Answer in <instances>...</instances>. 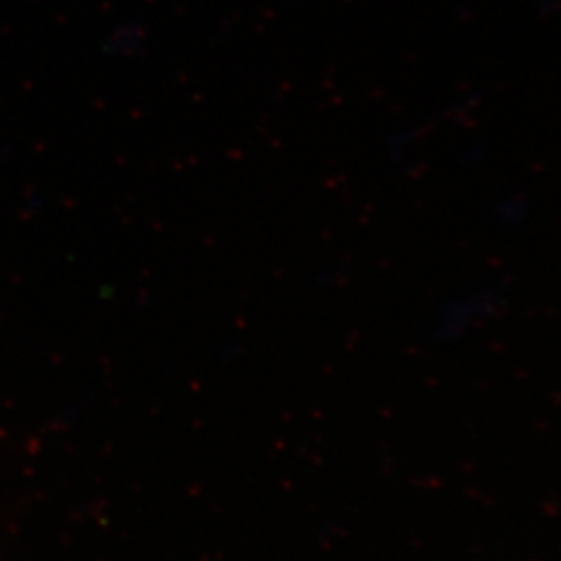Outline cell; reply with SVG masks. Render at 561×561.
<instances>
[]
</instances>
